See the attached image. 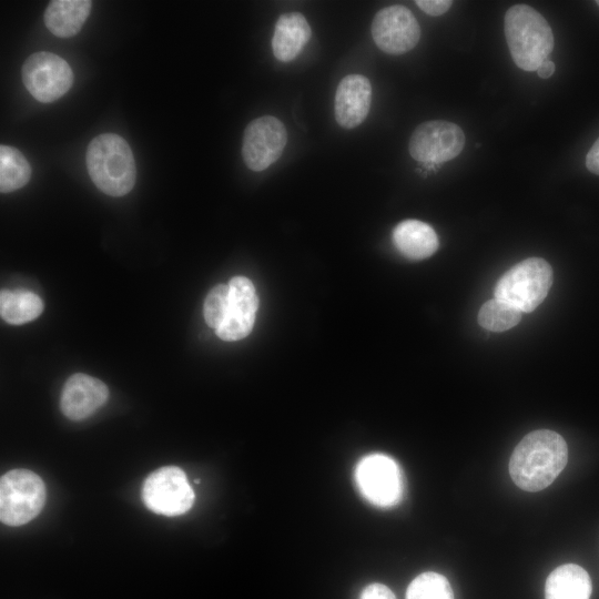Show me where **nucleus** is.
Returning a JSON list of instances; mask_svg holds the SVG:
<instances>
[{
	"label": "nucleus",
	"instance_id": "f257e3e1",
	"mask_svg": "<svg viewBox=\"0 0 599 599\" xmlns=\"http://www.w3.org/2000/svg\"><path fill=\"white\" fill-rule=\"evenodd\" d=\"M568 461V446L561 435L549 429L527 434L509 460L512 481L522 490L539 491L548 487Z\"/></svg>",
	"mask_w": 599,
	"mask_h": 599
},
{
	"label": "nucleus",
	"instance_id": "f03ea898",
	"mask_svg": "<svg viewBox=\"0 0 599 599\" xmlns=\"http://www.w3.org/2000/svg\"><path fill=\"white\" fill-rule=\"evenodd\" d=\"M88 173L94 185L110 196H123L135 184L136 166L128 142L114 133L93 138L85 152Z\"/></svg>",
	"mask_w": 599,
	"mask_h": 599
},
{
	"label": "nucleus",
	"instance_id": "7ed1b4c3",
	"mask_svg": "<svg viewBox=\"0 0 599 599\" xmlns=\"http://www.w3.org/2000/svg\"><path fill=\"white\" fill-rule=\"evenodd\" d=\"M506 41L516 65L537 71L555 44L548 21L528 4H515L505 13Z\"/></svg>",
	"mask_w": 599,
	"mask_h": 599
},
{
	"label": "nucleus",
	"instance_id": "20e7f679",
	"mask_svg": "<svg viewBox=\"0 0 599 599\" xmlns=\"http://www.w3.org/2000/svg\"><path fill=\"white\" fill-rule=\"evenodd\" d=\"M552 284V268L540 257H530L508 270L495 287V298L521 313L534 311L547 296Z\"/></svg>",
	"mask_w": 599,
	"mask_h": 599
},
{
	"label": "nucleus",
	"instance_id": "39448f33",
	"mask_svg": "<svg viewBox=\"0 0 599 599\" xmlns=\"http://www.w3.org/2000/svg\"><path fill=\"white\" fill-rule=\"evenodd\" d=\"M45 499V485L31 470L12 469L0 479V519L4 525L17 527L31 521Z\"/></svg>",
	"mask_w": 599,
	"mask_h": 599
},
{
	"label": "nucleus",
	"instance_id": "423d86ee",
	"mask_svg": "<svg viewBox=\"0 0 599 599\" xmlns=\"http://www.w3.org/2000/svg\"><path fill=\"white\" fill-rule=\"evenodd\" d=\"M145 507L159 515L179 516L190 510L194 491L185 473L176 466H165L152 471L142 486Z\"/></svg>",
	"mask_w": 599,
	"mask_h": 599
},
{
	"label": "nucleus",
	"instance_id": "0eeeda50",
	"mask_svg": "<svg viewBox=\"0 0 599 599\" xmlns=\"http://www.w3.org/2000/svg\"><path fill=\"white\" fill-rule=\"evenodd\" d=\"M21 74L26 89L42 103H51L63 97L74 79L69 63L48 51L34 52L27 58Z\"/></svg>",
	"mask_w": 599,
	"mask_h": 599
},
{
	"label": "nucleus",
	"instance_id": "6e6552de",
	"mask_svg": "<svg viewBox=\"0 0 599 599\" xmlns=\"http://www.w3.org/2000/svg\"><path fill=\"white\" fill-rule=\"evenodd\" d=\"M355 479L363 496L379 507L397 504L403 495V476L397 463L384 454H372L359 460Z\"/></svg>",
	"mask_w": 599,
	"mask_h": 599
},
{
	"label": "nucleus",
	"instance_id": "1a4fd4ad",
	"mask_svg": "<svg viewBox=\"0 0 599 599\" xmlns=\"http://www.w3.org/2000/svg\"><path fill=\"white\" fill-rule=\"evenodd\" d=\"M465 134L457 124L432 120L413 132L408 150L412 158L425 164H440L455 159L463 151Z\"/></svg>",
	"mask_w": 599,
	"mask_h": 599
},
{
	"label": "nucleus",
	"instance_id": "9d476101",
	"mask_svg": "<svg viewBox=\"0 0 599 599\" xmlns=\"http://www.w3.org/2000/svg\"><path fill=\"white\" fill-rule=\"evenodd\" d=\"M286 142L287 131L281 120L271 115L257 118L244 130L243 161L250 170L263 171L280 159Z\"/></svg>",
	"mask_w": 599,
	"mask_h": 599
},
{
	"label": "nucleus",
	"instance_id": "9b49d317",
	"mask_svg": "<svg viewBox=\"0 0 599 599\" xmlns=\"http://www.w3.org/2000/svg\"><path fill=\"white\" fill-rule=\"evenodd\" d=\"M374 42L385 53L404 54L416 47L420 27L412 11L402 4L379 10L370 26Z\"/></svg>",
	"mask_w": 599,
	"mask_h": 599
},
{
	"label": "nucleus",
	"instance_id": "f8f14e48",
	"mask_svg": "<svg viewBox=\"0 0 599 599\" xmlns=\"http://www.w3.org/2000/svg\"><path fill=\"white\" fill-rule=\"evenodd\" d=\"M229 309L224 322L215 329L227 342L246 337L254 325L258 298L253 283L244 276L229 282Z\"/></svg>",
	"mask_w": 599,
	"mask_h": 599
},
{
	"label": "nucleus",
	"instance_id": "ddd939ff",
	"mask_svg": "<svg viewBox=\"0 0 599 599\" xmlns=\"http://www.w3.org/2000/svg\"><path fill=\"white\" fill-rule=\"evenodd\" d=\"M109 398L106 385L90 375L77 373L71 375L62 389L60 408L71 420H81L91 416Z\"/></svg>",
	"mask_w": 599,
	"mask_h": 599
},
{
	"label": "nucleus",
	"instance_id": "4468645a",
	"mask_svg": "<svg viewBox=\"0 0 599 599\" xmlns=\"http://www.w3.org/2000/svg\"><path fill=\"white\" fill-rule=\"evenodd\" d=\"M372 101L369 80L361 74H348L337 85L334 114L344 129H354L367 116Z\"/></svg>",
	"mask_w": 599,
	"mask_h": 599
},
{
	"label": "nucleus",
	"instance_id": "2eb2a0df",
	"mask_svg": "<svg viewBox=\"0 0 599 599\" xmlns=\"http://www.w3.org/2000/svg\"><path fill=\"white\" fill-rule=\"evenodd\" d=\"M311 35V27L302 13L291 12L280 16L271 42L274 57L282 62L294 60L307 44Z\"/></svg>",
	"mask_w": 599,
	"mask_h": 599
},
{
	"label": "nucleus",
	"instance_id": "dca6fc26",
	"mask_svg": "<svg viewBox=\"0 0 599 599\" xmlns=\"http://www.w3.org/2000/svg\"><path fill=\"white\" fill-rule=\"evenodd\" d=\"M396 248L410 260L432 256L438 248L439 241L434 229L418 220H405L393 231Z\"/></svg>",
	"mask_w": 599,
	"mask_h": 599
},
{
	"label": "nucleus",
	"instance_id": "f3484780",
	"mask_svg": "<svg viewBox=\"0 0 599 599\" xmlns=\"http://www.w3.org/2000/svg\"><path fill=\"white\" fill-rule=\"evenodd\" d=\"M92 8L90 0H53L43 14L47 29L59 38L79 33Z\"/></svg>",
	"mask_w": 599,
	"mask_h": 599
},
{
	"label": "nucleus",
	"instance_id": "a211bd4d",
	"mask_svg": "<svg viewBox=\"0 0 599 599\" xmlns=\"http://www.w3.org/2000/svg\"><path fill=\"white\" fill-rule=\"evenodd\" d=\"M591 591L589 573L576 564L557 567L545 586L546 599H590Z\"/></svg>",
	"mask_w": 599,
	"mask_h": 599
},
{
	"label": "nucleus",
	"instance_id": "6ab92c4d",
	"mask_svg": "<svg viewBox=\"0 0 599 599\" xmlns=\"http://www.w3.org/2000/svg\"><path fill=\"white\" fill-rule=\"evenodd\" d=\"M43 311L42 300L33 292L26 290L0 293V314L9 324L20 325L35 319Z\"/></svg>",
	"mask_w": 599,
	"mask_h": 599
},
{
	"label": "nucleus",
	"instance_id": "aec40b11",
	"mask_svg": "<svg viewBox=\"0 0 599 599\" xmlns=\"http://www.w3.org/2000/svg\"><path fill=\"white\" fill-rule=\"evenodd\" d=\"M31 179V166L16 148L0 146V191L9 193L23 187Z\"/></svg>",
	"mask_w": 599,
	"mask_h": 599
},
{
	"label": "nucleus",
	"instance_id": "412c9836",
	"mask_svg": "<svg viewBox=\"0 0 599 599\" xmlns=\"http://www.w3.org/2000/svg\"><path fill=\"white\" fill-rule=\"evenodd\" d=\"M521 312L498 298L487 301L479 309V324L493 332L507 331L519 323Z\"/></svg>",
	"mask_w": 599,
	"mask_h": 599
},
{
	"label": "nucleus",
	"instance_id": "4be33fe9",
	"mask_svg": "<svg viewBox=\"0 0 599 599\" xmlns=\"http://www.w3.org/2000/svg\"><path fill=\"white\" fill-rule=\"evenodd\" d=\"M406 599H454V592L446 577L427 571L409 583Z\"/></svg>",
	"mask_w": 599,
	"mask_h": 599
},
{
	"label": "nucleus",
	"instance_id": "5701e85b",
	"mask_svg": "<svg viewBox=\"0 0 599 599\" xmlns=\"http://www.w3.org/2000/svg\"><path fill=\"white\" fill-rule=\"evenodd\" d=\"M229 309V285L217 284L206 295L204 302V319L213 328H217L225 319Z\"/></svg>",
	"mask_w": 599,
	"mask_h": 599
},
{
	"label": "nucleus",
	"instance_id": "b1692460",
	"mask_svg": "<svg viewBox=\"0 0 599 599\" xmlns=\"http://www.w3.org/2000/svg\"><path fill=\"white\" fill-rule=\"evenodd\" d=\"M417 7L429 16H441L447 12L453 1L450 0H416Z\"/></svg>",
	"mask_w": 599,
	"mask_h": 599
},
{
	"label": "nucleus",
	"instance_id": "393cba45",
	"mask_svg": "<svg viewBox=\"0 0 599 599\" xmlns=\"http://www.w3.org/2000/svg\"><path fill=\"white\" fill-rule=\"evenodd\" d=\"M359 599H396V597L385 585L370 583L363 589Z\"/></svg>",
	"mask_w": 599,
	"mask_h": 599
},
{
	"label": "nucleus",
	"instance_id": "a878e982",
	"mask_svg": "<svg viewBox=\"0 0 599 599\" xmlns=\"http://www.w3.org/2000/svg\"><path fill=\"white\" fill-rule=\"evenodd\" d=\"M586 166L590 172L599 175V138L587 153Z\"/></svg>",
	"mask_w": 599,
	"mask_h": 599
},
{
	"label": "nucleus",
	"instance_id": "bb28decb",
	"mask_svg": "<svg viewBox=\"0 0 599 599\" xmlns=\"http://www.w3.org/2000/svg\"><path fill=\"white\" fill-rule=\"evenodd\" d=\"M555 63L549 59L545 60L537 70V73L542 79L550 78L555 72Z\"/></svg>",
	"mask_w": 599,
	"mask_h": 599
},
{
	"label": "nucleus",
	"instance_id": "cd10ccee",
	"mask_svg": "<svg viewBox=\"0 0 599 599\" xmlns=\"http://www.w3.org/2000/svg\"><path fill=\"white\" fill-rule=\"evenodd\" d=\"M596 3H597V4H598V7H599V0H597V1H596Z\"/></svg>",
	"mask_w": 599,
	"mask_h": 599
}]
</instances>
